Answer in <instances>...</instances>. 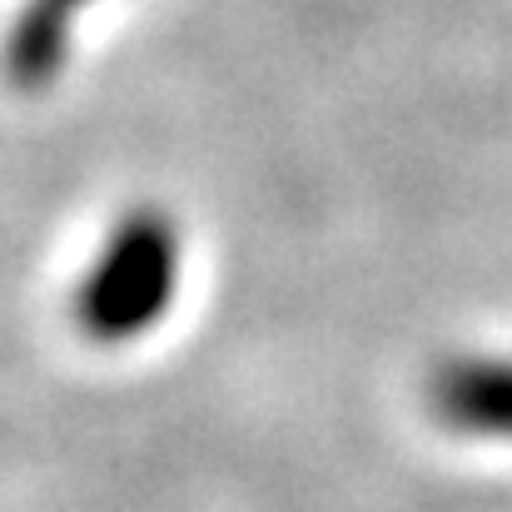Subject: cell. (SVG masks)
Returning <instances> with one entry per match:
<instances>
[{"label":"cell","mask_w":512,"mask_h":512,"mask_svg":"<svg viewBox=\"0 0 512 512\" xmlns=\"http://www.w3.org/2000/svg\"><path fill=\"white\" fill-rule=\"evenodd\" d=\"M179 284V229L165 209H130L80 279L70 314L90 343L140 339L165 319Z\"/></svg>","instance_id":"6da1fadb"},{"label":"cell","mask_w":512,"mask_h":512,"mask_svg":"<svg viewBox=\"0 0 512 512\" xmlns=\"http://www.w3.org/2000/svg\"><path fill=\"white\" fill-rule=\"evenodd\" d=\"M95 5V0H25L5 30L0 45V75L10 90L20 95H40L60 80L65 60H70V35H75V15Z\"/></svg>","instance_id":"3957f363"},{"label":"cell","mask_w":512,"mask_h":512,"mask_svg":"<svg viewBox=\"0 0 512 512\" xmlns=\"http://www.w3.org/2000/svg\"><path fill=\"white\" fill-rule=\"evenodd\" d=\"M428 413L473 443H512V353H453L428 373Z\"/></svg>","instance_id":"7a4b0ae2"}]
</instances>
